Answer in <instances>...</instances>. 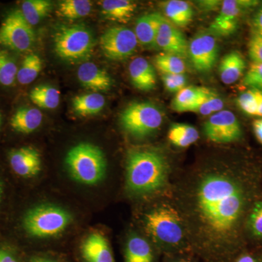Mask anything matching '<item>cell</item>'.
Segmentation results:
<instances>
[{
    "mask_svg": "<svg viewBox=\"0 0 262 262\" xmlns=\"http://www.w3.org/2000/svg\"><path fill=\"white\" fill-rule=\"evenodd\" d=\"M194 196L196 213L208 233L222 239L233 231L245 204L244 190L235 179L222 172L206 173Z\"/></svg>",
    "mask_w": 262,
    "mask_h": 262,
    "instance_id": "obj_1",
    "label": "cell"
},
{
    "mask_svg": "<svg viewBox=\"0 0 262 262\" xmlns=\"http://www.w3.org/2000/svg\"><path fill=\"white\" fill-rule=\"evenodd\" d=\"M168 177L165 157L151 149L133 150L126 163V184L130 192L151 194L163 188Z\"/></svg>",
    "mask_w": 262,
    "mask_h": 262,
    "instance_id": "obj_2",
    "label": "cell"
},
{
    "mask_svg": "<svg viewBox=\"0 0 262 262\" xmlns=\"http://www.w3.org/2000/svg\"><path fill=\"white\" fill-rule=\"evenodd\" d=\"M65 164L72 179L84 185H96L101 182L107 168L102 150L87 142L71 148L66 155Z\"/></svg>",
    "mask_w": 262,
    "mask_h": 262,
    "instance_id": "obj_3",
    "label": "cell"
},
{
    "mask_svg": "<svg viewBox=\"0 0 262 262\" xmlns=\"http://www.w3.org/2000/svg\"><path fill=\"white\" fill-rule=\"evenodd\" d=\"M72 220L70 213L61 207L41 205L26 213L24 228L32 237L50 238L63 233Z\"/></svg>",
    "mask_w": 262,
    "mask_h": 262,
    "instance_id": "obj_4",
    "label": "cell"
},
{
    "mask_svg": "<svg viewBox=\"0 0 262 262\" xmlns=\"http://www.w3.org/2000/svg\"><path fill=\"white\" fill-rule=\"evenodd\" d=\"M53 46L57 56L62 60L77 63L91 57L95 39L91 30L83 26H63L55 33Z\"/></svg>",
    "mask_w": 262,
    "mask_h": 262,
    "instance_id": "obj_5",
    "label": "cell"
},
{
    "mask_svg": "<svg viewBox=\"0 0 262 262\" xmlns=\"http://www.w3.org/2000/svg\"><path fill=\"white\" fill-rule=\"evenodd\" d=\"M120 123L129 135L137 139L151 136L163 122V115L156 105L140 101L130 103L120 115Z\"/></svg>",
    "mask_w": 262,
    "mask_h": 262,
    "instance_id": "obj_6",
    "label": "cell"
},
{
    "mask_svg": "<svg viewBox=\"0 0 262 262\" xmlns=\"http://www.w3.org/2000/svg\"><path fill=\"white\" fill-rule=\"evenodd\" d=\"M145 225L152 238L165 246H176L184 237L182 219L178 212L169 206H161L145 215Z\"/></svg>",
    "mask_w": 262,
    "mask_h": 262,
    "instance_id": "obj_7",
    "label": "cell"
},
{
    "mask_svg": "<svg viewBox=\"0 0 262 262\" xmlns=\"http://www.w3.org/2000/svg\"><path fill=\"white\" fill-rule=\"evenodd\" d=\"M35 40L32 26L24 18L20 10L7 15L0 26V45L18 52L28 51Z\"/></svg>",
    "mask_w": 262,
    "mask_h": 262,
    "instance_id": "obj_8",
    "label": "cell"
},
{
    "mask_svg": "<svg viewBox=\"0 0 262 262\" xmlns=\"http://www.w3.org/2000/svg\"><path fill=\"white\" fill-rule=\"evenodd\" d=\"M99 43L103 55L113 61L127 59L134 54L139 44L134 31L124 27L105 31Z\"/></svg>",
    "mask_w": 262,
    "mask_h": 262,
    "instance_id": "obj_9",
    "label": "cell"
},
{
    "mask_svg": "<svg viewBox=\"0 0 262 262\" xmlns=\"http://www.w3.org/2000/svg\"><path fill=\"white\" fill-rule=\"evenodd\" d=\"M203 131L208 140L218 144L234 142L242 136L237 117L229 110H222L211 115L205 122Z\"/></svg>",
    "mask_w": 262,
    "mask_h": 262,
    "instance_id": "obj_10",
    "label": "cell"
},
{
    "mask_svg": "<svg viewBox=\"0 0 262 262\" xmlns=\"http://www.w3.org/2000/svg\"><path fill=\"white\" fill-rule=\"evenodd\" d=\"M188 57L198 72H208L218 61L219 45L211 33L196 34L189 43Z\"/></svg>",
    "mask_w": 262,
    "mask_h": 262,
    "instance_id": "obj_11",
    "label": "cell"
},
{
    "mask_svg": "<svg viewBox=\"0 0 262 262\" xmlns=\"http://www.w3.org/2000/svg\"><path fill=\"white\" fill-rule=\"evenodd\" d=\"M258 3L252 0L222 1L220 13L210 26V31L221 36L232 34L237 28L239 17L244 10L256 6Z\"/></svg>",
    "mask_w": 262,
    "mask_h": 262,
    "instance_id": "obj_12",
    "label": "cell"
},
{
    "mask_svg": "<svg viewBox=\"0 0 262 262\" xmlns=\"http://www.w3.org/2000/svg\"><path fill=\"white\" fill-rule=\"evenodd\" d=\"M188 46L189 43L178 27L162 15L155 39V48L162 50L164 53L185 58L188 56Z\"/></svg>",
    "mask_w": 262,
    "mask_h": 262,
    "instance_id": "obj_13",
    "label": "cell"
},
{
    "mask_svg": "<svg viewBox=\"0 0 262 262\" xmlns=\"http://www.w3.org/2000/svg\"><path fill=\"white\" fill-rule=\"evenodd\" d=\"M10 166L17 175L31 178L40 173L42 160L39 151L31 146H24L10 153Z\"/></svg>",
    "mask_w": 262,
    "mask_h": 262,
    "instance_id": "obj_14",
    "label": "cell"
},
{
    "mask_svg": "<svg viewBox=\"0 0 262 262\" xmlns=\"http://www.w3.org/2000/svg\"><path fill=\"white\" fill-rule=\"evenodd\" d=\"M77 78L83 87L95 92L108 91L113 85V80L107 72L91 62L80 66Z\"/></svg>",
    "mask_w": 262,
    "mask_h": 262,
    "instance_id": "obj_15",
    "label": "cell"
},
{
    "mask_svg": "<svg viewBox=\"0 0 262 262\" xmlns=\"http://www.w3.org/2000/svg\"><path fill=\"white\" fill-rule=\"evenodd\" d=\"M82 257L86 262H115L113 251L103 234H89L82 245Z\"/></svg>",
    "mask_w": 262,
    "mask_h": 262,
    "instance_id": "obj_16",
    "label": "cell"
},
{
    "mask_svg": "<svg viewBox=\"0 0 262 262\" xmlns=\"http://www.w3.org/2000/svg\"><path fill=\"white\" fill-rule=\"evenodd\" d=\"M129 75L132 84L140 91H150L156 86L157 77L154 67L142 57L134 58L130 62Z\"/></svg>",
    "mask_w": 262,
    "mask_h": 262,
    "instance_id": "obj_17",
    "label": "cell"
},
{
    "mask_svg": "<svg viewBox=\"0 0 262 262\" xmlns=\"http://www.w3.org/2000/svg\"><path fill=\"white\" fill-rule=\"evenodd\" d=\"M42 120L40 110L32 106H21L10 119V125L16 132L29 134L40 126Z\"/></svg>",
    "mask_w": 262,
    "mask_h": 262,
    "instance_id": "obj_18",
    "label": "cell"
},
{
    "mask_svg": "<svg viewBox=\"0 0 262 262\" xmlns=\"http://www.w3.org/2000/svg\"><path fill=\"white\" fill-rule=\"evenodd\" d=\"M161 16L158 13H149L136 20L134 33L139 44L145 48H155Z\"/></svg>",
    "mask_w": 262,
    "mask_h": 262,
    "instance_id": "obj_19",
    "label": "cell"
},
{
    "mask_svg": "<svg viewBox=\"0 0 262 262\" xmlns=\"http://www.w3.org/2000/svg\"><path fill=\"white\" fill-rule=\"evenodd\" d=\"M246 63L238 51H232L222 58L219 67L222 82L225 84H233L244 75Z\"/></svg>",
    "mask_w": 262,
    "mask_h": 262,
    "instance_id": "obj_20",
    "label": "cell"
},
{
    "mask_svg": "<svg viewBox=\"0 0 262 262\" xmlns=\"http://www.w3.org/2000/svg\"><path fill=\"white\" fill-rule=\"evenodd\" d=\"M136 3L130 0H104L101 2V13L105 18L127 23L132 18L136 10Z\"/></svg>",
    "mask_w": 262,
    "mask_h": 262,
    "instance_id": "obj_21",
    "label": "cell"
},
{
    "mask_svg": "<svg viewBox=\"0 0 262 262\" xmlns=\"http://www.w3.org/2000/svg\"><path fill=\"white\" fill-rule=\"evenodd\" d=\"M165 18L177 27H185L192 22L194 11L191 5L182 0H170L163 5Z\"/></svg>",
    "mask_w": 262,
    "mask_h": 262,
    "instance_id": "obj_22",
    "label": "cell"
},
{
    "mask_svg": "<svg viewBox=\"0 0 262 262\" xmlns=\"http://www.w3.org/2000/svg\"><path fill=\"white\" fill-rule=\"evenodd\" d=\"M209 91L206 88L187 86L176 95L171 102L172 108L177 113H189Z\"/></svg>",
    "mask_w": 262,
    "mask_h": 262,
    "instance_id": "obj_23",
    "label": "cell"
},
{
    "mask_svg": "<svg viewBox=\"0 0 262 262\" xmlns=\"http://www.w3.org/2000/svg\"><path fill=\"white\" fill-rule=\"evenodd\" d=\"M105 103L106 100L102 95L92 93L75 96L72 99V108L79 116H91L101 113Z\"/></svg>",
    "mask_w": 262,
    "mask_h": 262,
    "instance_id": "obj_24",
    "label": "cell"
},
{
    "mask_svg": "<svg viewBox=\"0 0 262 262\" xmlns=\"http://www.w3.org/2000/svg\"><path fill=\"white\" fill-rule=\"evenodd\" d=\"M152 261V250L149 243L140 236H132L125 248V262Z\"/></svg>",
    "mask_w": 262,
    "mask_h": 262,
    "instance_id": "obj_25",
    "label": "cell"
},
{
    "mask_svg": "<svg viewBox=\"0 0 262 262\" xmlns=\"http://www.w3.org/2000/svg\"><path fill=\"white\" fill-rule=\"evenodd\" d=\"M29 98L38 107L54 110L59 105L61 94L60 91L53 86L42 84L32 90Z\"/></svg>",
    "mask_w": 262,
    "mask_h": 262,
    "instance_id": "obj_26",
    "label": "cell"
},
{
    "mask_svg": "<svg viewBox=\"0 0 262 262\" xmlns=\"http://www.w3.org/2000/svg\"><path fill=\"white\" fill-rule=\"evenodd\" d=\"M198 130L189 124L175 123L168 131V139L174 146L186 148L192 145L199 139Z\"/></svg>",
    "mask_w": 262,
    "mask_h": 262,
    "instance_id": "obj_27",
    "label": "cell"
},
{
    "mask_svg": "<svg viewBox=\"0 0 262 262\" xmlns=\"http://www.w3.org/2000/svg\"><path fill=\"white\" fill-rule=\"evenodd\" d=\"M53 4L48 0H26L21 5L24 18L31 26H35L46 18L52 9Z\"/></svg>",
    "mask_w": 262,
    "mask_h": 262,
    "instance_id": "obj_28",
    "label": "cell"
},
{
    "mask_svg": "<svg viewBox=\"0 0 262 262\" xmlns=\"http://www.w3.org/2000/svg\"><path fill=\"white\" fill-rule=\"evenodd\" d=\"M91 10L92 2L89 0H64L58 5L57 14L62 18L75 20L87 16Z\"/></svg>",
    "mask_w": 262,
    "mask_h": 262,
    "instance_id": "obj_29",
    "label": "cell"
},
{
    "mask_svg": "<svg viewBox=\"0 0 262 262\" xmlns=\"http://www.w3.org/2000/svg\"><path fill=\"white\" fill-rule=\"evenodd\" d=\"M43 67L42 60L36 53H30L25 57L17 73L19 83L29 84L37 79Z\"/></svg>",
    "mask_w": 262,
    "mask_h": 262,
    "instance_id": "obj_30",
    "label": "cell"
},
{
    "mask_svg": "<svg viewBox=\"0 0 262 262\" xmlns=\"http://www.w3.org/2000/svg\"><path fill=\"white\" fill-rule=\"evenodd\" d=\"M154 63L162 75H184L187 70L184 58L167 53L157 55Z\"/></svg>",
    "mask_w": 262,
    "mask_h": 262,
    "instance_id": "obj_31",
    "label": "cell"
},
{
    "mask_svg": "<svg viewBox=\"0 0 262 262\" xmlns=\"http://www.w3.org/2000/svg\"><path fill=\"white\" fill-rule=\"evenodd\" d=\"M225 102L215 93L210 90L208 94L201 99L189 113H198L203 116L213 115L223 110Z\"/></svg>",
    "mask_w": 262,
    "mask_h": 262,
    "instance_id": "obj_32",
    "label": "cell"
},
{
    "mask_svg": "<svg viewBox=\"0 0 262 262\" xmlns=\"http://www.w3.org/2000/svg\"><path fill=\"white\" fill-rule=\"evenodd\" d=\"M18 67L8 52L0 49V84L12 86L17 80Z\"/></svg>",
    "mask_w": 262,
    "mask_h": 262,
    "instance_id": "obj_33",
    "label": "cell"
},
{
    "mask_svg": "<svg viewBox=\"0 0 262 262\" xmlns=\"http://www.w3.org/2000/svg\"><path fill=\"white\" fill-rule=\"evenodd\" d=\"M261 90L251 89L239 95L237 98L239 107L251 116H256Z\"/></svg>",
    "mask_w": 262,
    "mask_h": 262,
    "instance_id": "obj_34",
    "label": "cell"
},
{
    "mask_svg": "<svg viewBox=\"0 0 262 262\" xmlns=\"http://www.w3.org/2000/svg\"><path fill=\"white\" fill-rule=\"evenodd\" d=\"M243 82L251 89H262V64L252 63L245 75Z\"/></svg>",
    "mask_w": 262,
    "mask_h": 262,
    "instance_id": "obj_35",
    "label": "cell"
},
{
    "mask_svg": "<svg viewBox=\"0 0 262 262\" xmlns=\"http://www.w3.org/2000/svg\"><path fill=\"white\" fill-rule=\"evenodd\" d=\"M161 79L165 89L172 94H178L187 87V79L184 75H162Z\"/></svg>",
    "mask_w": 262,
    "mask_h": 262,
    "instance_id": "obj_36",
    "label": "cell"
},
{
    "mask_svg": "<svg viewBox=\"0 0 262 262\" xmlns=\"http://www.w3.org/2000/svg\"><path fill=\"white\" fill-rule=\"evenodd\" d=\"M248 225L253 235L262 237V203H256L251 211Z\"/></svg>",
    "mask_w": 262,
    "mask_h": 262,
    "instance_id": "obj_37",
    "label": "cell"
},
{
    "mask_svg": "<svg viewBox=\"0 0 262 262\" xmlns=\"http://www.w3.org/2000/svg\"><path fill=\"white\" fill-rule=\"evenodd\" d=\"M248 55L253 63L262 64V37L253 33L248 42Z\"/></svg>",
    "mask_w": 262,
    "mask_h": 262,
    "instance_id": "obj_38",
    "label": "cell"
},
{
    "mask_svg": "<svg viewBox=\"0 0 262 262\" xmlns=\"http://www.w3.org/2000/svg\"><path fill=\"white\" fill-rule=\"evenodd\" d=\"M252 27L253 33L262 37V5L253 15Z\"/></svg>",
    "mask_w": 262,
    "mask_h": 262,
    "instance_id": "obj_39",
    "label": "cell"
},
{
    "mask_svg": "<svg viewBox=\"0 0 262 262\" xmlns=\"http://www.w3.org/2000/svg\"><path fill=\"white\" fill-rule=\"evenodd\" d=\"M253 127L256 139L262 144V118L255 120L253 123Z\"/></svg>",
    "mask_w": 262,
    "mask_h": 262,
    "instance_id": "obj_40",
    "label": "cell"
},
{
    "mask_svg": "<svg viewBox=\"0 0 262 262\" xmlns=\"http://www.w3.org/2000/svg\"><path fill=\"white\" fill-rule=\"evenodd\" d=\"M0 262H18L10 251L0 249Z\"/></svg>",
    "mask_w": 262,
    "mask_h": 262,
    "instance_id": "obj_41",
    "label": "cell"
},
{
    "mask_svg": "<svg viewBox=\"0 0 262 262\" xmlns=\"http://www.w3.org/2000/svg\"><path fill=\"white\" fill-rule=\"evenodd\" d=\"M201 5L203 6V9L211 10L216 8L219 5L222 4L221 1H203L201 2Z\"/></svg>",
    "mask_w": 262,
    "mask_h": 262,
    "instance_id": "obj_42",
    "label": "cell"
},
{
    "mask_svg": "<svg viewBox=\"0 0 262 262\" xmlns=\"http://www.w3.org/2000/svg\"><path fill=\"white\" fill-rule=\"evenodd\" d=\"M237 262H257L256 260L252 257V256L245 255V256H241V258L237 260Z\"/></svg>",
    "mask_w": 262,
    "mask_h": 262,
    "instance_id": "obj_43",
    "label": "cell"
},
{
    "mask_svg": "<svg viewBox=\"0 0 262 262\" xmlns=\"http://www.w3.org/2000/svg\"><path fill=\"white\" fill-rule=\"evenodd\" d=\"M256 116L262 117V91H260L259 101H258V110Z\"/></svg>",
    "mask_w": 262,
    "mask_h": 262,
    "instance_id": "obj_44",
    "label": "cell"
},
{
    "mask_svg": "<svg viewBox=\"0 0 262 262\" xmlns=\"http://www.w3.org/2000/svg\"><path fill=\"white\" fill-rule=\"evenodd\" d=\"M30 262H56V261H52V260L46 259V258H34V259H33L32 261H31Z\"/></svg>",
    "mask_w": 262,
    "mask_h": 262,
    "instance_id": "obj_45",
    "label": "cell"
},
{
    "mask_svg": "<svg viewBox=\"0 0 262 262\" xmlns=\"http://www.w3.org/2000/svg\"><path fill=\"white\" fill-rule=\"evenodd\" d=\"M1 124H2V115H1V113H0V127H1Z\"/></svg>",
    "mask_w": 262,
    "mask_h": 262,
    "instance_id": "obj_46",
    "label": "cell"
},
{
    "mask_svg": "<svg viewBox=\"0 0 262 262\" xmlns=\"http://www.w3.org/2000/svg\"><path fill=\"white\" fill-rule=\"evenodd\" d=\"M2 193V185L1 184H0V195H1Z\"/></svg>",
    "mask_w": 262,
    "mask_h": 262,
    "instance_id": "obj_47",
    "label": "cell"
},
{
    "mask_svg": "<svg viewBox=\"0 0 262 262\" xmlns=\"http://www.w3.org/2000/svg\"><path fill=\"white\" fill-rule=\"evenodd\" d=\"M178 262H189V261H179Z\"/></svg>",
    "mask_w": 262,
    "mask_h": 262,
    "instance_id": "obj_48",
    "label": "cell"
}]
</instances>
